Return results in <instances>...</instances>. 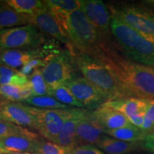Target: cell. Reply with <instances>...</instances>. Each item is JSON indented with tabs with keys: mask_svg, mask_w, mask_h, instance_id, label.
<instances>
[{
	"mask_svg": "<svg viewBox=\"0 0 154 154\" xmlns=\"http://www.w3.org/2000/svg\"><path fill=\"white\" fill-rule=\"evenodd\" d=\"M91 56L110 69L126 97L154 99V67L124 59L106 44Z\"/></svg>",
	"mask_w": 154,
	"mask_h": 154,
	"instance_id": "6da1fadb",
	"label": "cell"
},
{
	"mask_svg": "<svg viewBox=\"0 0 154 154\" xmlns=\"http://www.w3.org/2000/svg\"><path fill=\"white\" fill-rule=\"evenodd\" d=\"M111 31L128 59L146 66H154L153 43L113 14H111Z\"/></svg>",
	"mask_w": 154,
	"mask_h": 154,
	"instance_id": "7a4b0ae2",
	"label": "cell"
},
{
	"mask_svg": "<svg viewBox=\"0 0 154 154\" xmlns=\"http://www.w3.org/2000/svg\"><path fill=\"white\" fill-rule=\"evenodd\" d=\"M74 59L84 78L104 93L109 100L127 98L114 74L103 61L79 51L75 54Z\"/></svg>",
	"mask_w": 154,
	"mask_h": 154,
	"instance_id": "3957f363",
	"label": "cell"
},
{
	"mask_svg": "<svg viewBox=\"0 0 154 154\" xmlns=\"http://www.w3.org/2000/svg\"><path fill=\"white\" fill-rule=\"evenodd\" d=\"M66 33L70 43L79 52L94 55L106 44L82 8L69 14Z\"/></svg>",
	"mask_w": 154,
	"mask_h": 154,
	"instance_id": "277c9868",
	"label": "cell"
},
{
	"mask_svg": "<svg viewBox=\"0 0 154 154\" xmlns=\"http://www.w3.org/2000/svg\"><path fill=\"white\" fill-rule=\"evenodd\" d=\"M44 61L41 71L49 88L65 85L76 77L74 57L68 51L49 55Z\"/></svg>",
	"mask_w": 154,
	"mask_h": 154,
	"instance_id": "5b68a950",
	"label": "cell"
},
{
	"mask_svg": "<svg viewBox=\"0 0 154 154\" xmlns=\"http://www.w3.org/2000/svg\"><path fill=\"white\" fill-rule=\"evenodd\" d=\"M112 14L154 44V12L140 5L128 4L112 9Z\"/></svg>",
	"mask_w": 154,
	"mask_h": 154,
	"instance_id": "8992f818",
	"label": "cell"
},
{
	"mask_svg": "<svg viewBox=\"0 0 154 154\" xmlns=\"http://www.w3.org/2000/svg\"><path fill=\"white\" fill-rule=\"evenodd\" d=\"M42 36L33 24L14 26L0 30V49H36Z\"/></svg>",
	"mask_w": 154,
	"mask_h": 154,
	"instance_id": "52a82bcc",
	"label": "cell"
},
{
	"mask_svg": "<svg viewBox=\"0 0 154 154\" xmlns=\"http://www.w3.org/2000/svg\"><path fill=\"white\" fill-rule=\"evenodd\" d=\"M26 106L30 112L35 117L37 123L36 130L46 139L54 143L70 109H45Z\"/></svg>",
	"mask_w": 154,
	"mask_h": 154,
	"instance_id": "ba28073f",
	"label": "cell"
},
{
	"mask_svg": "<svg viewBox=\"0 0 154 154\" xmlns=\"http://www.w3.org/2000/svg\"><path fill=\"white\" fill-rule=\"evenodd\" d=\"M64 86L72 91L86 109L94 111L109 101L104 93L100 91L84 77H75Z\"/></svg>",
	"mask_w": 154,
	"mask_h": 154,
	"instance_id": "9c48e42d",
	"label": "cell"
},
{
	"mask_svg": "<svg viewBox=\"0 0 154 154\" xmlns=\"http://www.w3.org/2000/svg\"><path fill=\"white\" fill-rule=\"evenodd\" d=\"M149 99L136 97L109 100L103 104L125 115L134 126L141 128Z\"/></svg>",
	"mask_w": 154,
	"mask_h": 154,
	"instance_id": "30bf717a",
	"label": "cell"
},
{
	"mask_svg": "<svg viewBox=\"0 0 154 154\" xmlns=\"http://www.w3.org/2000/svg\"><path fill=\"white\" fill-rule=\"evenodd\" d=\"M104 135L106 130L96 121L93 111L84 109L76 131V147L83 145H96Z\"/></svg>",
	"mask_w": 154,
	"mask_h": 154,
	"instance_id": "8fae6325",
	"label": "cell"
},
{
	"mask_svg": "<svg viewBox=\"0 0 154 154\" xmlns=\"http://www.w3.org/2000/svg\"><path fill=\"white\" fill-rule=\"evenodd\" d=\"M81 8L84 11L101 38L107 37L111 31V15L106 5L99 0H81Z\"/></svg>",
	"mask_w": 154,
	"mask_h": 154,
	"instance_id": "7c38bea8",
	"label": "cell"
},
{
	"mask_svg": "<svg viewBox=\"0 0 154 154\" xmlns=\"http://www.w3.org/2000/svg\"><path fill=\"white\" fill-rule=\"evenodd\" d=\"M0 121L22 127L37 129L35 117L27 106L17 102L2 101L0 103Z\"/></svg>",
	"mask_w": 154,
	"mask_h": 154,
	"instance_id": "4fadbf2b",
	"label": "cell"
},
{
	"mask_svg": "<svg viewBox=\"0 0 154 154\" xmlns=\"http://www.w3.org/2000/svg\"><path fill=\"white\" fill-rule=\"evenodd\" d=\"M38 136L29 130L10 135L0 141V149L5 153H36L38 143Z\"/></svg>",
	"mask_w": 154,
	"mask_h": 154,
	"instance_id": "5bb4252c",
	"label": "cell"
},
{
	"mask_svg": "<svg viewBox=\"0 0 154 154\" xmlns=\"http://www.w3.org/2000/svg\"><path fill=\"white\" fill-rule=\"evenodd\" d=\"M30 24L44 33L51 36L58 41L71 44L66 32L64 30L52 11L48 8L30 16Z\"/></svg>",
	"mask_w": 154,
	"mask_h": 154,
	"instance_id": "9a60e30c",
	"label": "cell"
},
{
	"mask_svg": "<svg viewBox=\"0 0 154 154\" xmlns=\"http://www.w3.org/2000/svg\"><path fill=\"white\" fill-rule=\"evenodd\" d=\"M84 111V109L80 108H71L69 109V114L63 122L61 131L54 142L55 143L69 149L76 147V131Z\"/></svg>",
	"mask_w": 154,
	"mask_h": 154,
	"instance_id": "2e32d148",
	"label": "cell"
},
{
	"mask_svg": "<svg viewBox=\"0 0 154 154\" xmlns=\"http://www.w3.org/2000/svg\"><path fill=\"white\" fill-rule=\"evenodd\" d=\"M44 52L42 50L32 49H0V65L14 69L34 59H42Z\"/></svg>",
	"mask_w": 154,
	"mask_h": 154,
	"instance_id": "e0dca14e",
	"label": "cell"
},
{
	"mask_svg": "<svg viewBox=\"0 0 154 154\" xmlns=\"http://www.w3.org/2000/svg\"><path fill=\"white\" fill-rule=\"evenodd\" d=\"M93 114L106 131L118 129L131 124L126 116L104 104L94 110Z\"/></svg>",
	"mask_w": 154,
	"mask_h": 154,
	"instance_id": "ac0fdd59",
	"label": "cell"
},
{
	"mask_svg": "<svg viewBox=\"0 0 154 154\" xmlns=\"http://www.w3.org/2000/svg\"><path fill=\"white\" fill-rule=\"evenodd\" d=\"M45 2L61 26L66 32L69 14L81 8L80 0H47Z\"/></svg>",
	"mask_w": 154,
	"mask_h": 154,
	"instance_id": "d6986e66",
	"label": "cell"
},
{
	"mask_svg": "<svg viewBox=\"0 0 154 154\" xmlns=\"http://www.w3.org/2000/svg\"><path fill=\"white\" fill-rule=\"evenodd\" d=\"M30 24L29 15L18 13L5 2H0V30Z\"/></svg>",
	"mask_w": 154,
	"mask_h": 154,
	"instance_id": "ffe728a7",
	"label": "cell"
},
{
	"mask_svg": "<svg viewBox=\"0 0 154 154\" xmlns=\"http://www.w3.org/2000/svg\"><path fill=\"white\" fill-rule=\"evenodd\" d=\"M96 146L107 154H126L137 149V143L123 141L108 135L101 137Z\"/></svg>",
	"mask_w": 154,
	"mask_h": 154,
	"instance_id": "44dd1931",
	"label": "cell"
},
{
	"mask_svg": "<svg viewBox=\"0 0 154 154\" xmlns=\"http://www.w3.org/2000/svg\"><path fill=\"white\" fill-rule=\"evenodd\" d=\"M106 134L116 139L131 142V143L143 141L146 136V134L140 128H138L132 124L118 128V129L106 131Z\"/></svg>",
	"mask_w": 154,
	"mask_h": 154,
	"instance_id": "7402d4cb",
	"label": "cell"
},
{
	"mask_svg": "<svg viewBox=\"0 0 154 154\" xmlns=\"http://www.w3.org/2000/svg\"><path fill=\"white\" fill-rule=\"evenodd\" d=\"M5 2L18 13L33 15L49 8L45 1L38 0H7Z\"/></svg>",
	"mask_w": 154,
	"mask_h": 154,
	"instance_id": "603a6c76",
	"label": "cell"
},
{
	"mask_svg": "<svg viewBox=\"0 0 154 154\" xmlns=\"http://www.w3.org/2000/svg\"><path fill=\"white\" fill-rule=\"evenodd\" d=\"M32 96V93L28 84L26 86L15 85L0 86V99L6 101L18 102L23 101Z\"/></svg>",
	"mask_w": 154,
	"mask_h": 154,
	"instance_id": "cb8c5ba5",
	"label": "cell"
},
{
	"mask_svg": "<svg viewBox=\"0 0 154 154\" xmlns=\"http://www.w3.org/2000/svg\"><path fill=\"white\" fill-rule=\"evenodd\" d=\"M28 84V76H24L14 69L0 65V86L15 85L26 86Z\"/></svg>",
	"mask_w": 154,
	"mask_h": 154,
	"instance_id": "d4e9b609",
	"label": "cell"
},
{
	"mask_svg": "<svg viewBox=\"0 0 154 154\" xmlns=\"http://www.w3.org/2000/svg\"><path fill=\"white\" fill-rule=\"evenodd\" d=\"M49 96L57 100L63 104L69 106H75L80 109H84V106L76 99L72 91L66 86L61 85L57 87L49 88Z\"/></svg>",
	"mask_w": 154,
	"mask_h": 154,
	"instance_id": "484cf974",
	"label": "cell"
},
{
	"mask_svg": "<svg viewBox=\"0 0 154 154\" xmlns=\"http://www.w3.org/2000/svg\"><path fill=\"white\" fill-rule=\"evenodd\" d=\"M22 103L30 106L45 109H68L72 107L64 105L49 96H31L27 99L22 101Z\"/></svg>",
	"mask_w": 154,
	"mask_h": 154,
	"instance_id": "4316f807",
	"label": "cell"
},
{
	"mask_svg": "<svg viewBox=\"0 0 154 154\" xmlns=\"http://www.w3.org/2000/svg\"><path fill=\"white\" fill-rule=\"evenodd\" d=\"M28 86L32 91V96H49V88L44 79L41 69H36L29 76H28Z\"/></svg>",
	"mask_w": 154,
	"mask_h": 154,
	"instance_id": "83f0119b",
	"label": "cell"
},
{
	"mask_svg": "<svg viewBox=\"0 0 154 154\" xmlns=\"http://www.w3.org/2000/svg\"><path fill=\"white\" fill-rule=\"evenodd\" d=\"M70 149L51 141L40 140L36 154H69Z\"/></svg>",
	"mask_w": 154,
	"mask_h": 154,
	"instance_id": "f1b7e54d",
	"label": "cell"
},
{
	"mask_svg": "<svg viewBox=\"0 0 154 154\" xmlns=\"http://www.w3.org/2000/svg\"><path fill=\"white\" fill-rule=\"evenodd\" d=\"M140 129L146 135L154 130V99H149L148 101L143 124Z\"/></svg>",
	"mask_w": 154,
	"mask_h": 154,
	"instance_id": "f546056e",
	"label": "cell"
},
{
	"mask_svg": "<svg viewBox=\"0 0 154 154\" xmlns=\"http://www.w3.org/2000/svg\"><path fill=\"white\" fill-rule=\"evenodd\" d=\"M27 130L24 127L0 121V141L10 135L25 132Z\"/></svg>",
	"mask_w": 154,
	"mask_h": 154,
	"instance_id": "4dcf8cb0",
	"label": "cell"
},
{
	"mask_svg": "<svg viewBox=\"0 0 154 154\" xmlns=\"http://www.w3.org/2000/svg\"><path fill=\"white\" fill-rule=\"evenodd\" d=\"M44 61L42 59H34L25 63L20 69L19 72L24 76H28V75H31L33 73V71H35L36 69L42 68L44 66Z\"/></svg>",
	"mask_w": 154,
	"mask_h": 154,
	"instance_id": "1f68e13d",
	"label": "cell"
},
{
	"mask_svg": "<svg viewBox=\"0 0 154 154\" xmlns=\"http://www.w3.org/2000/svg\"><path fill=\"white\" fill-rule=\"evenodd\" d=\"M69 154H106L94 145H83L70 149Z\"/></svg>",
	"mask_w": 154,
	"mask_h": 154,
	"instance_id": "d6a6232c",
	"label": "cell"
},
{
	"mask_svg": "<svg viewBox=\"0 0 154 154\" xmlns=\"http://www.w3.org/2000/svg\"><path fill=\"white\" fill-rule=\"evenodd\" d=\"M142 146L146 150L154 153V130L145 136L142 141Z\"/></svg>",
	"mask_w": 154,
	"mask_h": 154,
	"instance_id": "836d02e7",
	"label": "cell"
},
{
	"mask_svg": "<svg viewBox=\"0 0 154 154\" xmlns=\"http://www.w3.org/2000/svg\"><path fill=\"white\" fill-rule=\"evenodd\" d=\"M146 2L145 3L146 5H149V7L151 8V10L154 12V0H151V1H146V2Z\"/></svg>",
	"mask_w": 154,
	"mask_h": 154,
	"instance_id": "e575fe53",
	"label": "cell"
},
{
	"mask_svg": "<svg viewBox=\"0 0 154 154\" xmlns=\"http://www.w3.org/2000/svg\"><path fill=\"white\" fill-rule=\"evenodd\" d=\"M5 154H36L32 153H5Z\"/></svg>",
	"mask_w": 154,
	"mask_h": 154,
	"instance_id": "d590c367",
	"label": "cell"
},
{
	"mask_svg": "<svg viewBox=\"0 0 154 154\" xmlns=\"http://www.w3.org/2000/svg\"><path fill=\"white\" fill-rule=\"evenodd\" d=\"M0 154H3V152H2V151L1 149H0Z\"/></svg>",
	"mask_w": 154,
	"mask_h": 154,
	"instance_id": "8d00e7d4",
	"label": "cell"
},
{
	"mask_svg": "<svg viewBox=\"0 0 154 154\" xmlns=\"http://www.w3.org/2000/svg\"><path fill=\"white\" fill-rule=\"evenodd\" d=\"M2 99H0V103H2Z\"/></svg>",
	"mask_w": 154,
	"mask_h": 154,
	"instance_id": "74e56055",
	"label": "cell"
}]
</instances>
